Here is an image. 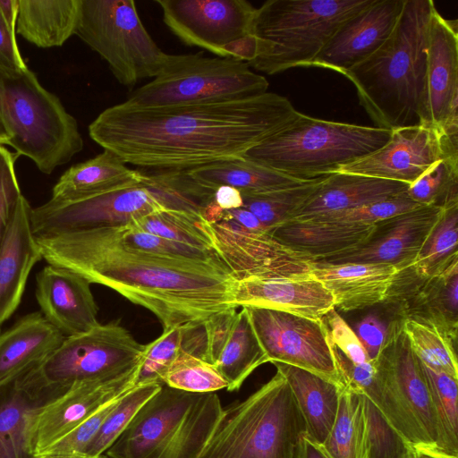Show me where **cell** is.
<instances>
[{"label":"cell","mask_w":458,"mask_h":458,"mask_svg":"<svg viewBox=\"0 0 458 458\" xmlns=\"http://www.w3.org/2000/svg\"><path fill=\"white\" fill-rule=\"evenodd\" d=\"M285 97L258 96L162 107L124 102L101 112L90 138L126 164L152 170H190L242 157L299 115Z\"/></svg>","instance_id":"6da1fadb"},{"label":"cell","mask_w":458,"mask_h":458,"mask_svg":"<svg viewBox=\"0 0 458 458\" xmlns=\"http://www.w3.org/2000/svg\"><path fill=\"white\" fill-rule=\"evenodd\" d=\"M35 240L47 264L114 290L155 314L163 329L236 309V280L217 256L178 259L129 249L106 227L38 234Z\"/></svg>","instance_id":"7a4b0ae2"},{"label":"cell","mask_w":458,"mask_h":458,"mask_svg":"<svg viewBox=\"0 0 458 458\" xmlns=\"http://www.w3.org/2000/svg\"><path fill=\"white\" fill-rule=\"evenodd\" d=\"M435 7L432 0H404L385 43L343 73L376 127L393 131L421 125L428 34Z\"/></svg>","instance_id":"3957f363"},{"label":"cell","mask_w":458,"mask_h":458,"mask_svg":"<svg viewBox=\"0 0 458 458\" xmlns=\"http://www.w3.org/2000/svg\"><path fill=\"white\" fill-rule=\"evenodd\" d=\"M305 420L284 376L223 411L198 458H296Z\"/></svg>","instance_id":"277c9868"},{"label":"cell","mask_w":458,"mask_h":458,"mask_svg":"<svg viewBox=\"0 0 458 458\" xmlns=\"http://www.w3.org/2000/svg\"><path fill=\"white\" fill-rule=\"evenodd\" d=\"M0 118L10 136L7 145L43 174H51L83 148L75 118L28 67H0Z\"/></svg>","instance_id":"5b68a950"},{"label":"cell","mask_w":458,"mask_h":458,"mask_svg":"<svg viewBox=\"0 0 458 458\" xmlns=\"http://www.w3.org/2000/svg\"><path fill=\"white\" fill-rule=\"evenodd\" d=\"M391 130L300 115L242 157L289 176L310 180L337 172L390 139Z\"/></svg>","instance_id":"8992f818"},{"label":"cell","mask_w":458,"mask_h":458,"mask_svg":"<svg viewBox=\"0 0 458 458\" xmlns=\"http://www.w3.org/2000/svg\"><path fill=\"white\" fill-rule=\"evenodd\" d=\"M374 0H268L256 8L250 34L259 55L247 63L267 74L310 67L336 30Z\"/></svg>","instance_id":"52a82bcc"},{"label":"cell","mask_w":458,"mask_h":458,"mask_svg":"<svg viewBox=\"0 0 458 458\" xmlns=\"http://www.w3.org/2000/svg\"><path fill=\"white\" fill-rule=\"evenodd\" d=\"M189 188L185 170H153L134 183L78 201L31 209L34 235L120 226L161 210H179Z\"/></svg>","instance_id":"ba28073f"},{"label":"cell","mask_w":458,"mask_h":458,"mask_svg":"<svg viewBox=\"0 0 458 458\" xmlns=\"http://www.w3.org/2000/svg\"><path fill=\"white\" fill-rule=\"evenodd\" d=\"M374 366L375 386L368 397L411 445L437 448V426L431 396L402 318L387 327Z\"/></svg>","instance_id":"9c48e42d"},{"label":"cell","mask_w":458,"mask_h":458,"mask_svg":"<svg viewBox=\"0 0 458 458\" xmlns=\"http://www.w3.org/2000/svg\"><path fill=\"white\" fill-rule=\"evenodd\" d=\"M267 79L245 62L208 57L203 52L171 55L165 69L133 90L124 103L136 107H162L241 99L267 92Z\"/></svg>","instance_id":"30bf717a"},{"label":"cell","mask_w":458,"mask_h":458,"mask_svg":"<svg viewBox=\"0 0 458 458\" xmlns=\"http://www.w3.org/2000/svg\"><path fill=\"white\" fill-rule=\"evenodd\" d=\"M75 35L129 89L143 79H154L171 57L147 31L133 0H81Z\"/></svg>","instance_id":"8fae6325"},{"label":"cell","mask_w":458,"mask_h":458,"mask_svg":"<svg viewBox=\"0 0 458 458\" xmlns=\"http://www.w3.org/2000/svg\"><path fill=\"white\" fill-rule=\"evenodd\" d=\"M144 352L145 344L114 321L64 337L36 369L47 384L70 387L127 375L140 368Z\"/></svg>","instance_id":"7c38bea8"},{"label":"cell","mask_w":458,"mask_h":458,"mask_svg":"<svg viewBox=\"0 0 458 458\" xmlns=\"http://www.w3.org/2000/svg\"><path fill=\"white\" fill-rule=\"evenodd\" d=\"M245 308L268 362L306 369L343 387L322 318L259 307Z\"/></svg>","instance_id":"4fadbf2b"},{"label":"cell","mask_w":458,"mask_h":458,"mask_svg":"<svg viewBox=\"0 0 458 458\" xmlns=\"http://www.w3.org/2000/svg\"><path fill=\"white\" fill-rule=\"evenodd\" d=\"M212 249L234 279L309 275L315 262L277 240L268 231L252 232L231 220L204 221Z\"/></svg>","instance_id":"5bb4252c"},{"label":"cell","mask_w":458,"mask_h":458,"mask_svg":"<svg viewBox=\"0 0 458 458\" xmlns=\"http://www.w3.org/2000/svg\"><path fill=\"white\" fill-rule=\"evenodd\" d=\"M193 356L212 364L227 383L230 392L240 389L260 365L268 362L248 310L228 309L194 324Z\"/></svg>","instance_id":"9a60e30c"},{"label":"cell","mask_w":458,"mask_h":458,"mask_svg":"<svg viewBox=\"0 0 458 458\" xmlns=\"http://www.w3.org/2000/svg\"><path fill=\"white\" fill-rule=\"evenodd\" d=\"M163 21L183 44L221 57V49L250 34L256 8L246 0H155Z\"/></svg>","instance_id":"2e32d148"},{"label":"cell","mask_w":458,"mask_h":458,"mask_svg":"<svg viewBox=\"0 0 458 458\" xmlns=\"http://www.w3.org/2000/svg\"><path fill=\"white\" fill-rule=\"evenodd\" d=\"M384 302H400V318L432 326L456 344L458 333V262L431 277L412 267L395 276Z\"/></svg>","instance_id":"e0dca14e"},{"label":"cell","mask_w":458,"mask_h":458,"mask_svg":"<svg viewBox=\"0 0 458 458\" xmlns=\"http://www.w3.org/2000/svg\"><path fill=\"white\" fill-rule=\"evenodd\" d=\"M442 208L420 206L376 223L369 239L357 249L315 263H382L399 271L411 267L436 225Z\"/></svg>","instance_id":"ac0fdd59"},{"label":"cell","mask_w":458,"mask_h":458,"mask_svg":"<svg viewBox=\"0 0 458 458\" xmlns=\"http://www.w3.org/2000/svg\"><path fill=\"white\" fill-rule=\"evenodd\" d=\"M139 369L120 377L72 385L37 416L31 448L35 457L66 436L99 409L135 386Z\"/></svg>","instance_id":"d6986e66"},{"label":"cell","mask_w":458,"mask_h":458,"mask_svg":"<svg viewBox=\"0 0 458 458\" xmlns=\"http://www.w3.org/2000/svg\"><path fill=\"white\" fill-rule=\"evenodd\" d=\"M443 158L435 129L411 126L392 131L389 140L375 152L341 166L337 172L411 184Z\"/></svg>","instance_id":"ffe728a7"},{"label":"cell","mask_w":458,"mask_h":458,"mask_svg":"<svg viewBox=\"0 0 458 458\" xmlns=\"http://www.w3.org/2000/svg\"><path fill=\"white\" fill-rule=\"evenodd\" d=\"M403 4L404 0H374L336 30L310 67L343 74L366 60L389 38Z\"/></svg>","instance_id":"44dd1931"},{"label":"cell","mask_w":458,"mask_h":458,"mask_svg":"<svg viewBox=\"0 0 458 458\" xmlns=\"http://www.w3.org/2000/svg\"><path fill=\"white\" fill-rule=\"evenodd\" d=\"M36 366L0 386V458H36L31 439L37 416L68 388L47 384Z\"/></svg>","instance_id":"7402d4cb"},{"label":"cell","mask_w":458,"mask_h":458,"mask_svg":"<svg viewBox=\"0 0 458 458\" xmlns=\"http://www.w3.org/2000/svg\"><path fill=\"white\" fill-rule=\"evenodd\" d=\"M457 21L445 19L435 7L428 28L421 125L437 131L458 101Z\"/></svg>","instance_id":"603a6c76"},{"label":"cell","mask_w":458,"mask_h":458,"mask_svg":"<svg viewBox=\"0 0 458 458\" xmlns=\"http://www.w3.org/2000/svg\"><path fill=\"white\" fill-rule=\"evenodd\" d=\"M90 284L79 274L49 264L36 276L35 295L40 312L65 337L100 324Z\"/></svg>","instance_id":"cb8c5ba5"},{"label":"cell","mask_w":458,"mask_h":458,"mask_svg":"<svg viewBox=\"0 0 458 458\" xmlns=\"http://www.w3.org/2000/svg\"><path fill=\"white\" fill-rule=\"evenodd\" d=\"M199 394L162 384L106 451V455L149 458L179 424Z\"/></svg>","instance_id":"d4e9b609"},{"label":"cell","mask_w":458,"mask_h":458,"mask_svg":"<svg viewBox=\"0 0 458 458\" xmlns=\"http://www.w3.org/2000/svg\"><path fill=\"white\" fill-rule=\"evenodd\" d=\"M236 280V279H235ZM236 307H259L313 319L322 318L335 308L326 286L310 274L291 277H255L236 280Z\"/></svg>","instance_id":"484cf974"},{"label":"cell","mask_w":458,"mask_h":458,"mask_svg":"<svg viewBox=\"0 0 458 458\" xmlns=\"http://www.w3.org/2000/svg\"><path fill=\"white\" fill-rule=\"evenodd\" d=\"M31 209L22 195L0 249V326L20 305L30 273L42 259L31 229Z\"/></svg>","instance_id":"4316f807"},{"label":"cell","mask_w":458,"mask_h":458,"mask_svg":"<svg viewBox=\"0 0 458 458\" xmlns=\"http://www.w3.org/2000/svg\"><path fill=\"white\" fill-rule=\"evenodd\" d=\"M398 272L382 263H315L310 274L330 291L335 308L348 312L384 302Z\"/></svg>","instance_id":"83f0119b"},{"label":"cell","mask_w":458,"mask_h":458,"mask_svg":"<svg viewBox=\"0 0 458 458\" xmlns=\"http://www.w3.org/2000/svg\"><path fill=\"white\" fill-rule=\"evenodd\" d=\"M375 228L376 224L303 219L288 221L268 233L317 262L357 249L369 239Z\"/></svg>","instance_id":"f1b7e54d"},{"label":"cell","mask_w":458,"mask_h":458,"mask_svg":"<svg viewBox=\"0 0 458 458\" xmlns=\"http://www.w3.org/2000/svg\"><path fill=\"white\" fill-rule=\"evenodd\" d=\"M409 184L335 172L324 176L292 220L344 211L384 200L407 191ZM291 221V220H290Z\"/></svg>","instance_id":"f546056e"},{"label":"cell","mask_w":458,"mask_h":458,"mask_svg":"<svg viewBox=\"0 0 458 458\" xmlns=\"http://www.w3.org/2000/svg\"><path fill=\"white\" fill-rule=\"evenodd\" d=\"M64 337L41 312L19 318L0 334V386L42 362Z\"/></svg>","instance_id":"4dcf8cb0"},{"label":"cell","mask_w":458,"mask_h":458,"mask_svg":"<svg viewBox=\"0 0 458 458\" xmlns=\"http://www.w3.org/2000/svg\"><path fill=\"white\" fill-rule=\"evenodd\" d=\"M143 173L132 170L114 152L98 156L68 168L52 189L51 203L78 201L139 182Z\"/></svg>","instance_id":"1f68e13d"},{"label":"cell","mask_w":458,"mask_h":458,"mask_svg":"<svg viewBox=\"0 0 458 458\" xmlns=\"http://www.w3.org/2000/svg\"><path fill=\"white\" fill-rule=\"evenodd\" d=\"M286 379L306 424V432L322 444L335 420L342 387L306 369L272 362Z\"/></svg>","instance_id":"d6a6232c"},{"label":"cell","mask_w":458,"mask_h":458,"mask_svg":"<svg viewBox=\"0 0 458 458\" xmlns=\"http://www.w3.org/2000/svg\"><path fill=\"white\" fill-rule=\"evenodd\" d=\"M81 0H18L16 32L38 47H60L77 29Z\"/></svg>","instance_id":"836d02e7"},{"label":"cell","mask_w":458,"mask_h":458,"mask_svg":"<svg viewBox=\"0 0 458 458\" xmlns=\"http://www.w3.org/2000/svg\"><path fill=\"white\" fill-rule=\"evenodd\" d=\"M199 184L216 191L226 185L242 193H263L304 183L301 180L243 157L222 160L188 170ZM311 180V179H310Z\"/></svg>","instance_id":"e575fe53"},{"label":"cell","mask_w":458,"mask_h":458,"mask_svg":"<svg viewBox=\"0 0 458 458\" xmlns=\"http://www.w3.org/2000/svg\"><path fill=\"white\" fill-rule=\"evenodd\" d=\"M223 409L215 392L199 394L179 424L149 458H198Z\"/></svg>","instance_id":"d590c367"},{"label":"cell","mask_w":458,"mask_h":458,"mask_svg":"<svg viewBox=\"0 0 458 458\" xmlns=\"http://www.w3.org/2000/svg\"><path fill=\"white\" fill-rule=\"evenodd\" d=\"M331 458H366L364 395L343 386L334 424L321 444Z\"/></svg>","instance_id":"8d00e7d4"},{"label":"cell","mask_w":458,"mask_h":458,"mask_svg":"<svg viewBox=\"0 0 458 458\" xmlns=\"http://www.w3.org/2000/svg\"><path fill=\"white\" fill-rule=\"evenodd\" d=\"M420 362L437 426L436 446L450 456L458 457V379Z\"/></svg>","instance_id":"74e56055"},{"label":"cell","mask_w":458,"mask_h":458,"mask_svg":"<svg viewBox=\"0 0 458 458\" xmlns=\"http://www.w3.org/2000/svg\"><path fill=\"white\" fill-rule=\"evenodd\" d=\"M458 262V203L442 208L416 261L411 266L421 277H431Z\"/></svg>","instance_id":"f35d334b"},{"label":"cell","mask_w":458,"mask_h":458,"mask_svg":"<svg viewBox=\"0 0 458 458\" xmlns=\"http://www.w3.org/2000/svg\"><path fill=\"white\" fill-rule=\"evenodd\" d=\"M324 176L304 183L263 193H242V208L260 221L267 231L292 220Z\"/></svg>","instance_id":"ab89813d"},{"label":"cell","mask_w":458,"mask_h":458,"mask_svg":"<svg viewBox=\"0 0 458 458\" xmlns=\"http://www.w3.org/2000/svg\"><path fill=\"white\" fill-rule=\"evenodd\" d=\"M129 225L166 240L214 251L204 226V219L196 215L161 210L136 219Z\"/></svg>","instance_id":"60d3db41"},{"label":"cell","mask_w":458,"mask_h":458,"mask_svg":"<svg viewBox=\"0 0 458 458\" xmlns=\"http://www.w3.org/2000/svg\"><path fill=\"white\" fill-rule=\"evenodd\" d=\"M403 327L412 351L421 362L458 379L454 342L436 327L415 320L403 319Z\"/></svg>","instance_id":"b9f144b4"},{"label":"cell","mask_w":458,"mask_h":458,"mask_svg":"<svg viewBox=\"0 0 458 458\" xmlns=\"http://www.w3.org/2000/svg\"><path fill=\"white\" fill-rule=\"evenodd\" d=\"M161 386L160 383L138 385L122 395L83 454L91 456L104 454L140 408L160 389Z\"/></svg>","instance_id":"7bdbcfd3"},{"label":"cell","mask_w":458,"mask_h":458,"mask_svg":"<svg viewBox=\"0 0 458 458\" xmlns=\"http://www.w3.org/2000/svg\"><path fill=\"white\" fill-rule=\"evenodd\" d=\"M407 195L420 205L445 208L458 203V161L442 158L409 185Z\"/></svg>","instance_id":"ee69618b"},{"label":"cell","mask_w":458,"mask_h":458,"mask_svg":"<svg viewBox=\"0 0 458 458\" xmlns=\"http://www.w3.org/2000/svg\"><path fill=\"white\" fill-rule=\"evenodd\" d=\"M162 383L179 390L204 394L226 388L227 383L210 363L183 351L165 373Z\"/></svg>","instance_id":"f6af8a7d"},{"label":"cell","mask_w":458,"mask_h":458,"mask_svg":"<svg viewBox=\"0 0 458 458\" xmlns=\"http://www.w3.org/2000/svg\"><path fill=\"white\" fill-rule=\"evenodd\" d=\"M366 458H411L413 446L364 394Z\"/></svg>","instance_id":"bcb514c9"},{"label":"cell","mask_w":458,"mask_h":458,"mask_svg":"<svg viewBox=\"0 0 458 458\" xmlns=\"http://www.w3.org/2000/svg\"><path fill=\"white\" fill-rule=\"evenodd\" d=\"M106 228L117 242L129 249L178 259H209L216 256L214 251L166 240L129 224Z\"/></svg>","instance_id":"7dc6e473"},{"label":"cell","mask_w":458,"mask_h":458,"mask_svg":"<svg viewBox=\"0 0 458 458\" xmlns=\"http://www.w3.org/2000/svg\"><path fill=\"white\" fill-rule=\"evenodd\" d=\"M176 326L164 329L162 335L145 344L135 386L162 383V378L173 361L182 350L183 328Z\"/></svg>","instance_id":"c3c4849f"},{"label":"cell","mask_w":458,"mask_h":458,"mask_svg":"<svg viewBox=\"0 0 458 458\" xmlns=\"http://www.w3.org/2000/svg\"><path fill=\"white\" fill-rule=\"evenodd\" d=\"M420 205L413 201L404 191L394 197L363 205L358 208L316 215L303 219L340 221L356 224H376L379 221L415 209ZM298 219V220H303Z\"/></svg>","instance_id":"681fc988"},{"label":"cell","mask_w":458,"mask_h":458,"mask_svg":"<svg viewBox=\"0 0 458 458\" xmlns=\"http://www.w3.org/2000/svg\"><path fill=\"white\" fill-rule=\"evenodd\" d=\"M15 157L0 146V249L22 196L15 173Z\"/></svg>","instance_id":"f907efd6"},{"label":"cell","mask_w":458,"mask_h":458,"mask_svg":"<svg viewBox=\"0 0 458 458\" xmlns=\"http://www.w3.org/2000/svg\"><path fill=\"white\" fill-rule=\"evenodd\" d=\"M118 399L99 409L66 436L47 447L41 454L83 453L98 434Z\"/></svg>","instance_id":"816d5d0a"},{"label":"cell","mask_w":458,"mask_h":458,"mask_svg":"<svg viewBox=\"0 0 458 458\" xmlns=\"http://www.w3.org/2000/svg\"><path fill=\"white\" fill-rule=\"evenodd\" d=\"M330 342L355 364L369 361V358L354 330L345 322L335 308L323 318Z\"/></svg>","instance_id":"f5cc1de1"},{"label":"cell","mask_w":458,"mask_h":458,"mask_svg":"<svg viewBox=\"0 0 458 458\" xmlns=\"http://www.w3.org/2000/svg\"><path fill=\"white\" fill-rule=\"evenodd\" d=\"M370 360H374L386 337L387 327L375 315L361 319L354 330Z\"/></svg>","instance_id":"db71d44e"},{"label":"cell","mask_w":458,"mask_h":458,"mask_svg":"<svg viewBox=\"0 0 458 458\" xmlns=\"http://www.w3.org/2000/svg\"><path fill=\"white\" fill-rule=\"evenodd\" d=\"M16 29L9 25L0 13V67L23 69L24 63L16 41Z\"/></svg>","instance_id":"11a10c76"},{"label":"cell","mask_w":458,"mask_h":458,"mask_svg":"<svg viewBox=\"0 0 458 458\" xmlns=\"http://www.w3.org/2000/svg\"><path fill=\"white\" fill-rule=\"evenodd\" d=\"M222 220L233 221L244 229L252 232L267 231L256 216L244 208L224 210Z\"/></svg>","instance_id":"9f6ffc18"},{"label":"cell","mask_w":458,"mask_h":458,"mask_svg":"<svg viewBox=\"0 0 458 458\" xmlns=\"http://www.w3.org/2000/svg\"><path fill=\"white\" fill-rule=\"evenodd\" d=\"M214 201L223 210L242 208L243 200L239 190L231 186H219L214 193Z\"/></svg>","instance_id":"6f0895ef"},{"label":"cell","mask_w":458,"mask_h":458,"mask_svg":"<svg viewBox=\"0 0 458 458\" xmlns=\"http://www.w3.org/2000/svg\"><path fill=\"white\" fill-rule=\"evenodd\" d=\"M296 458H331L323 445L306 431L300 437Z\"/></svg>","instance_id":"680465c9"},{"label":"cell","mask_w":458,"mask_h":458,"mask_svg":"<svg viewBox=\"0 0 458 458\" xmlns=\"http://www.w3.org/2000/svg\"><path fill=\"white\" fill-rule=\"evenodd\" d=\"M411 458H458L450 456L437 448H413Z\"/></svg>","instance_id":"91938a15"},{"label":"cell","mask_w":458,"mask_h":458,"mask_svg":"<svg viewBox=\"0 0 458 458\" xmlns=\"http://www.w3.org/2000/svg\"><path fill=\"white\" fill-rule=\"evenodd\" d=\"M36 458H107L106 455L91 456L83 453L75 454H41Z\"/></svg>","instance_id":"94428289"},{"label":"cell","mask_w":458,"mask_h":458,"mask_svg":"<svg viewBox=\"0 0 458 458\" xmlns=\"http://www.w3.org/2000/svg\"><path fill=\"white\" fill-rule=\"evenodd\" d=\"M10 140V136L8 132L6 131L1 118H0V146L2 145H7Z\"/></svg>","instance_id":"6125c7cd"}]
</instances>
